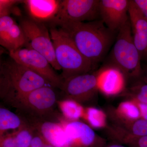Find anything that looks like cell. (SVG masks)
<instances>
[{"mask_svg": "<svg viewBox=\"0 0 147 147\" xmlns=\"http://www.w3.org/2000/svg\"><path fill=\"white\" fill-rule=\"evenodd\" d=\"M53 26L65 32L80 53L94 65L107 53L115 33L101 20L88 22L67 21Z\"/></svg>", "mask_w": 147, "mask_h": 147, "instance_id": "obj_1", "label": "cell"}, {"mask_svg": "<svg viewBox=\"0 0 147 147\" xmlns=\"http://www.w3.org/2000/svg\"><path fill=\"white\" fill-rule=\"evenodd\" d=\"M11 59L1 63V96L16 102L34 90L47 85L50 86L39 74Z\"/></svg>", "mask_w": 147, "mask_h": 147, "instance_id": "obj_2", "label": "cell"}, {"mask_svg": "<svg viewBox=\"0 0 147 147\" xmlns=\"http://www.w3.org/2000/svg\"><path fill=\"white\" fill-rule=\"evenodd\" d=\"M50 34L63 78L89 73L94 65L80 53L69 36L61 28L52 26Z\"/></svg>", "mask_w": 147, "mask_h": 147, "instance_id": "obj_3", "label": "cell"}, {"mask_svg": "<svg viewBox=\"0 0 147 147\" xmlns=\"http://www.w3.org/2000/svg\"><path fill=\"white\" fill-rule=\"evenodd\" d=\"M111 55L114 67L119 69L125 78L137 81L143 79L142 60L134 43L129 19L118 32Z\"/></svg>", "mask_w": 147, "mask_h": 147, "instance_id": "obj_4", "label": "cell"}, {"mask_svg": "<svg viewBox=\"0 0 147 147\" xmlns=\"http://www.w3.org/2000/svg\"><path fill=\"white\" fill-rule=\"evenodd\" d=\"M19 26L26 36L28 47L43 55L53 68L61 69L56 60L50 33L45 24L33 18H25L21 20Z\"/></svg>", "mask_w": 147, "mask_h": 147, "instance_id": "obj_5", "label": "cell"}, {"mask_svg": "<svg viewBox=\"0 0 147 147\" xmlns=\"http://www.w3.org/2000/svg\"><path fill=\"white\" fill-rule=\"evenodd\" d=\"M100 0L61 1L52 26L67 21L84 22L95 21L99 16Z\"/></svg>", "mask_w": 147, "mask_h": 147, "instance_id": "obj_6", "label": "cell"}, {"mask_svg": "<svg viewBox=\"0 0 147 147\" xmlns=\"http://www.w3.org/2000/svg\"><path fill=\"white\" fill-rule=\"evenodd\" d=\"M10 57L45 79L50 86L61 88L63 80L54 71L47 59L31 48H21L9 52Z\"/></svg>", "mask_w": 147, "mask_h": 147, "instance_id": "obj_7", "label": "cell"}, {"mask_svg": "<svg viewBox=\"0 0 147 147\" xmlns=\"http://www.w3.org/2000/svg\"><path fill=\"white\" fill-rule=\"evenodd\" d=\"M98 74L88 73L64 79L61 88L67 98L81 103L88 102L96 97L98 90Z\"/></svg>", "mask_w": 147, "mask_h": 147, "instance_id": "obj_8", "label": "cell"}, {"mask_svg": "<svg viewBox=\"0 0 147 147\" xmlns=\"http://www.w3.org/2000/svg\"><path fill=\"white\" fill-rule=\"evenodd\" d=\"M61 124L73 147H104L106 140L88 125L79 121L62 120Z\"/></svg>", "mask_w": 147, "mask_h": 147, "instance_id": "obj_9", "label": "cell"}, {"mask_svg": "<svg viewBox=\"0 0 147 147\" xmlns=\"http://www.w3.org/2000/svg\"><path fill=\"white\" fill-rule=\"evenodd\" d=\"M128 0H100L99 16L106 27L113 33L118 32L129 18Z\"/></svg>", "mask_w": 147, "mask_h": 147, "instance_id": "obj_10", "label": "cell"}, {"mask_svg": "<svg viewBox=\"0 0 147 147\" xmlns=\"http://www.w3.org/2000/svg\"><path fill=\"white\" fill-rule=\"evenodd\" d=\"M56 102L54 90L46 86L28 93L19 98L16 103L34 112L43 113L51 110Z\"/></svg>", "mask_w": 147, "mask_h": 147, "instance_id": "obj_11", "label": "cell"}, {"mask_svg": "<svg viewBox=\"0 0 147 147\" xmlns=\"http://www.w3.org/2000/svg\"><path fill=\"white\" fill-rule=\"evenodd\" d=\"M128 16L133 40L141 60L147 62V21L133 0H130Z\"/></svg>", "mask_w": 147, "mask_h": 147, "instance_id": "obj_12", "label": "cell"}, {"mask_svg": "<svg viewBox=\"0 0 147 147\" xmlns=\"http://www.w3.org/2000/svg\"><path fill=\"white\" fill-rule=\"evenodd\" d=\"M27 40L21 27L9 15L0 17V44L9 52L22 48Z\"/></svg>", "mask_w": 147, "mask_h": 147, "instance_id": "obj_13", "label": "cell"}, {"mask_svg": "<svg viewBox=\"0 0 147 147\" xmlns=\"http://www.w3.org/2000/svg\"><path fill=\"white\" fill-rule=\"evenodd\" d=\"M125 87V77L115 67H108L98 72V88L107 96L117 95L122 92Z\"/></svg>", "mask_w": 147, "mask_h": 147, "instance_id": "obj_14", "label": "cell"}, {"mask_svg": "<svg viewBox=\"0 0 147 147\" xmlns=\"http://www.w3.org/2000/svg\"><path fill=\"white\" fill-rule=\"evenodd\" d=\"M32 127L54 147H73L60 123L36 122Z\"/></svg>", "mask_w": 147, "mask_h": 147, "instance_id": "obj_15", "label": "cell"}, {"mask_svg": "<svg viewBox=\"0 0 147 147\" xmlns=\"http://www.w3.org/2000/svg\"><path fill=\"white\" fill-rule=\"evenodd\" d=\"M60 1L27 0L24 1L29 13L38 21H51L57 12Z\"/></svg>", "mask_w": 147, "mask_h": 147, "instance_id": "obj_16", "label": "cell"}, {"mask_svg": "<svg viewBox=\"0 0 147 147\" xmlns=\"http://www.w3.org/2000/svg\"><path fill=\"white\" fill-rule=\"evenodd\" d=\"M107 114L111 121H130L141 118L137 103L130 99L121 102L115 108H109Z\"/></svg>", "mask_w": 147, "mask_h": 147, "instance_id": "obj_17", "label": "cell"}, {"mask_svg": "<svg viewBox=\"0 0 147 147\" xmlns=\"http://www.w3.org/2000/svg\"><path fill=\"white\" fill-rule=\"evenodd\" d=\"M57 102L65 119L76 121L83 118L85 108L81 103L69 98L57 101Z\"/></svg>", "mask_w": 147, "mask_h": 147, "instance_id": "obj_18", "label": "cell"}, {"mask_svg": "<svg viewBox=\"0 0 147 147\" xmlns=\"http://www.w3.org/2000/svg\"><path fill=\"white\" fill-rule=\"evenodd\" d=\"M108 116L103 110L94 107L85 108L83 118L92 128L102 129L108 126Z\"/></svg>", "mask_w": 147, "mask_h": 147, "instance_id": "obj_19", "label": "cell"}, {"mask_svg": "<svg viewBox=\"0 0 147 147\" xmlns=\"http://www.w3.org/2000/svg\"><path fill=\"white\" fill-rule=\"evenodd\" d=\"M112 124L134 137L147 136V120L140 118L130 121H113Z\"/></svg>", "mask_w": 147, "mask_h": 147, "instance_id": "obj_20", "label": "cell"}, {"mask_svg": "<svg viewBox=\"0 0 147 147\" xmlns=\"http://www.w3.org/2000/svg\"><path fill=\"white\" fill-rule=\"evenodd\" d=\"M25 124L17 115L6 108H0V135L9 129H18Z\"/></svg>", "mask_w": 147, "mask_h": 147, "instance_id": "obj_21", "label": "cell"}, {"mask_svg": "<svg viewBox=\"0 0 147 147\" xmlns=\"http://www.w3.org/2000/svg\"><path fill=\"white\" fill-rule=\"evenodd\" d=\"M125 94L128 99L147 104V82H145L143 78L138 80Z\"/></svg>", "mask_w": 147, "mask_h": 147, "instance_id": "obj_22", "label": "cell"}, {"mask_svg": "<svg viewBox=\"0 0 147 147\" xmlns=\"http://www.w3.org/2000/svg\"><path fill=\"white\" fill-rule=\"evenodd\" d=\"M34 128L24 124L14 132L16 147H30L34 137Z\"/></svg>", "mask_w": 147, "mask_h": 147, "instance_id": "obj_23", "label": "cell"}, {"mask_svg": "<svg viewBox=\"0 0 147 147\" xmlns=\"http://www.w3.org/2000/svg\"><path fill=\"white\" fill-rule=\"evenodd\" d=\"M18 1H11V0H0V17L9 15L11 9L13 7V5Z\"/></svg>", "mask_w": 147, "mask_h": 147, "instance_id": "obj_24", "label": "cell"}, {"mask_svg": "<svg viewBox=\"0 0 147 147\" xmlns=\"http://www.w3.org/2000/svg\"><path fill=\"white\" fill-rule=\"evenodd\" d=\"M2 137V147H16L14 133Z\"/></svg>", "mask_w": 147, "mask_h": 147, "instance_id": "obj_25", "label": "cell"}, {"mask_svg": "<svg viewBox=\"0 0 147 147\" xmlns=\"http://www.w3.org/2000/svg\"><path fill=\"white\" fill-rule=\"evenodd\" d=\"M147 21V0H133Z\"/></svg>", "mask_w": 147, "mask_h": 147, "instance_id": "obj_26", "label": "cell"}, {"mask_svg": "<svg viewBox=\"0 0 147 147\" xmlns=\"http://www.w3.org/2000/svg\"><path fill=\"white\" fill-rule=\"evenodd\" d=\"M140 110L141 118L147 120V104L135 101Z\"/></svg>", "mask_w": 147, "mask_h": 147, "instance_id": "obj_27", "label": "cell"}, {"mask_svg": "<svg viewBox=\"0 0 147 147\" xmlns=\"http://www.w3.org/2000/svg\"><path fill=\"white\" fill-rule=\"evenodd\" d=\"M104 147H130L128 146H125V145L121 144H117V143H115L108 145V146Z\"/></svg>", "mask_w": 147, "mask_h": 147, "instance_id": "obj_28", "label": "cell"}, {"mask_svg": "<svg viewBox=\"0 0 147 147\" xmlns=\"http://www.w3.org/2000/svg\"><path fill=\"white\" fill-rule=\"evenodd\" d=\"M144 70V77H143V79L144 80L145 82L147 83V65L145 67L144 69H143Z\"/></svg>", "mask_w": 147, "mask_h": 147, "instance_id": "obj_29", "label": "cell"}, {"mask_svg": "<svg viewBox=\"0 0 147 147\" xmlns=\"http://www.w3.org/2000/svg\"><path fill=\"white\" fill-rule=\"evenodd\" d=\"M46 140V139H45ZM44 147H54L46 140L44 144Z\"/></svg>", "mask_w": 147, "mask_h": 147, "instance_id": "obj_30", "label": "cell"}]
</instances>
